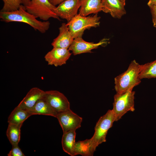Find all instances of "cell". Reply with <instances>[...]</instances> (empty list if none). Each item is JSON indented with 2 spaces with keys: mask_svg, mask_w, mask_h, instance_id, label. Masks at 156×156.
Segmentation results:
<instances>
[{
  "mask_svg": "<svg viewBox=\"0 0 156 156\" xmlns=\"http://www.w3.org/2000/svg\"><path fill=\"white\" fill-rule=\"evenodd\" d=\"M56 118L58 120L63 133L79 128L82 121V118L70 109L57 114Z\"/></svg>",
  "mask_w": 156,
  "mask_h": 156,
  "instance_id": "obj_8",
  "label": "cell"
},
{
  "mask_svg": "<svg viewBox=\"0 0 156 156\" xmlns=\"http://www.w3.org/2000/svg\"><path fill=\"white\" fill-rule=\"evenodd\" d=\"M68 49L53 47L45 55V60L49 65L55 67L61 66L66 63L71 53Z\"/></svg>",
  "mask_w": 156,
  "mask_h": 156,
  "instance_id": "obj_11",
  "label": "cell"
},
{
  "mask_svg": "<svg viewBox=\"0 0 156 156\" xmlns=\"http://www.w3.org/2000/svg\"><path fill=\"white\" fill-rule=\"evenodd\" d=\"M45 91L37 87H33L30 90L18 106L23 109L29 110L37 101L42 98Z\"/></svg>",
  "mask_w": 156,
  "mask_h": 156,
  "instance_id": "obj_14",
  "label": "cell"
},
{
  "mask_svg": "<svg viewBox=\"0 0 156 156\" xmlns=\"http://www.w3.org/2000/svg\"><path fill=\"white\" fill-rule=\"evenodd\" d=\"M108 41V39L103 38L99 42L94 43L86 42L82 37H78L74 39L68 49L72 51L74 55L85 53H91L92 52L91 51L92 50L107 44Z\"/></svg>",
  "mask_w": 156,
  "mask_h": 156,
  "instance_id": "obj_10",
  "label": "cell"
},
{
  "mask_svg": "<svg viewBox=\"0 0 156 156\" xmlns=\"http://www.w3.org/2000/svg\"><path fill=\"white\" fill-rule=\"evenodd\" d=\"M22 4L25 7L28 5L30 3V0H21Z\"/></svg>",
  "mask_w": 156,
  "mask_h": 156,
  "instance_id": "obj_27",
  "label": "cell"
},
{
  "mask_svg": "<svg viewBox=\"0 0 156 156\" xmlns=\"http://www.w3.org/2000/svg\"><path fill=\"white\" fill-rule=\"evenodd\" d=\"M100 19L97 14L93 16H83L78 14L67 22L66 25L75 39L82 37L86 30L99 26Z\"/></svg>",
  "mask_w": 156,
  "mask_h": 156,
  "instance_id": "obj_4",
  "label": "cell"
},
{
  "mask_svg": "<svg viewBox=\"0 0 156 156\" xmlns=\"http://www.w3.org/2000/svg\"><path fill=\"white\" fill-rule=\"evenodd\" d=\"M8 156H25L18 144L12 145V148L8 154Z\"/></svg>",
  "mask_w": 156,
  "mask_h": 156,
  "instance_id": "obj_23",
  "label": "cell"
},
{
  "mask_svg": "<svg viewBox=\"0 0 156 156\" xmlns=\"http://www.w3.org/2000/svg\"><path fill=\"white\" fill-rule=\"evenodd\" d=\"M135 94L134 91L129 90L121 93H116L114 95L112 110L115 121L120 119L128 112L134 111Z\"/></svg>",
  "mask_w": 156,
  "mask_h": 156,
  "instance_id": "obj_5",
  "label": "cell"
},
{
  "mask_svg": "<svg viewBox=\"0 0 156 156\" xmlns=\"http://www.w3.org/2000/svg\"><path fill=\"white\" fill-rule=\"evenodd\" d=\"M22 124L8 123L6 135L12 145L18 144L20 141L21 128Z\"/></svg>",
  "mask_w": 156,
  "mask_h": 156,
  "instance_id": "obj_19",
  "label": "cell"
},
{
  "mask_svg": "<svg viewBox=\"0 0 156 156\" xmlns=\"http://www.w3.org/2000/svg\"><path fill=\"white\" fill-rule=\"evenodd\" d=\"M149 7L152 14L153 26L156 27V5H153Z\"/></svg>",
  "mask_w": 156,
  "mask_h": 156,
  "instance_id": "obj_24",
  "label": "cell"
},
{
  "mask_svg": "<svg viewBox=\"0 0 156 156\" xmlns=\"http://www.w3.org/2000/svg\"><path fill=\"white\" fill-rule=\"evenodd\" d=\"M81 5L79 14L83 16L96 14L102 11L101 0H80Z\"/></svg>",
  "mask_w": 156,
  "mask_h": 156,
  "instance_id": "obj_15",
  "label": "cell"
},
{
  "mask_svg": "<svg viewBox=\"0 0 156 156\" xmlns=\"http://www.w3.org/2000/svg\"><path fill=\"white\" fill-rule=\"evenodd\" d=\"M80 5V0H66L56 7L54 11L59 18L68 22L78 14Z\"/></svg>",
  "mask_w": 156,
  "mask_h": 156,
  "instance_id": "obj_9",
  "label": "cell"
},
{
  "mask_svg": "<svg viewBox=\"0 0 156 156\" xmlns=\"http://www.w3.org/2000/svg\"><path fill=\"white\" fill-rule=\"evenodd\" d=\"M3 6L0 11L2 12H11L16 10L22 4L21 0H2Z\"/></svg>",
  "mask_w": 156,
  "mask_h": 156,
  "instance_id": "obj_21",
  "label": "cell"
},
{
  "mask_svg": "<svg viewBox=\"0 0 156 156\" xmlns=\"http://www.w3.org/2000/svg\"><path fill=\"white\" fill-rule=\"evenodd\" d=\"M76 130H71L63 134L62 144L63 151L71 156H75L74 149L75 143Z\"/></svg>",
  "mask_w": 156,
  "mask_h": 156,
  "instance_id": "obj_17",
  "label": "cell"
},
{
  "mask_svg": "<svg viewBox=\"0 0 156 156\" xmlns=\"http://www.w3.org/2000/svg\"><path fill=\"white\" fill-rule=\"evenodd\" d=\"M115 121V117L112 109L109 110L99 119L95 127V131L93 136L90 139L84 140L89 156H93L97 147L100 144L106 142L108 131Z\"/></svg>",
  "mask_w": 156,
  "mask_h": 156,
  "instance_id": "obj_2",
  "label": "cell"
},
{
  "mask_svg": "<svg viewBox=\"0 0 156 156\" xmlns=\"http://www.w3.org/2000/svg\"><path fill=\"white\" fill-rule=\"evenodd\" d=\"M123 4L125 5V0H120Z\"/></svg>",
  "mask_w": 156,
  "mask_h": 156,
  "instance_id": "obj_28",
  "label": "cell"
},
{
  "mask_svg": "<svg viewBox=\"0 0 156 156\" xmlns=\"http://www.w3.org/2000/svg\"><path fill=\"white\" fill-rule=\"evenodd\" d=\"M140 67V65L133 60L126 71L115 78V89L116 93L132 90L134 87L140 83L139 75Z\"/></svg>",
  "mask_w": 156,
  "mask_h": 156,
  "instance_id": "obj_3",
  "label": "cell"
},
{
  "mask_svg": "<svg viewBox=\"0 0 156 156\" xmlns=\"http://www.w3.org/2000/svg\"><path fill=\"white\" fill-rule=\"evenodd\" d=\"M139 77L140 79L156 77V60L141 65Z\"/></svg>",
  "mask_w": 156,
  "mask_h": 156,
  "instance_id": "obj_20",
  "label": "cell"
},
{
  "mask_svg": "<svg viewBox=\"0 0 156 156\" xmlns=\"http://www.w3.org/2000/svg\"><path fill=\"white\" fill-rule=\"evenodd\" d=\"M66 0H49L52 5L55 6Z\"/></svg>",
  "mask_w": 156,
  "mask_h": 156,
  "instance_id": "obj_25",
  "label": "cell"
},
{
  "mask_svg": "<svg viewBox=\"0 0 156 156\" xmlns=\"http://www.w3.org/2000/svg\"><path fill=\"white\" fill-rule=\"evenodd\" d=\"M0 18L1 21L6 23L15 22L25 23L42 34L46 32L50 25L48 21H42L38 20L35 16L27 11L23 5L13 12H0Z\"/></svg>",
  "mask_w": 156,
  "mask_h": 156,
  "instance_id": "obj_1",
  "label": "cell"
},
{
  "mask_svg": "<svg viewBox=\"0 0 156 156\" xmlns=\"http://www.w3.org/2000/svg\"><path fill=\"white\" fill-rule=\"evenodd\" d=\"M147 4L149 7L154 5H156V0H149Z\"/></svg>",
  "mask_w": 156,
  "mask_h": 156,
  "instance_id": "obj_26",
  "label": "cell"
},
{
  "mask_svg": "<svg viewBox=\"0 0 156 156\" xmlns=\"http://www.w3.org/2000/svg\"><path fill=\"white\" fill-rule=\"evenodd\" d=\"M56 7L49 0H30L29 5L25 7L27 12L36 18L46 21L51 18L60 20L54 11Z\"/></svg>",
  "mask_w": 156,
  "mask_h": 156,
  "instance_id": "obj_6",
  "label": "cell"
},
{
  "mask_svg": "<svg viewBox=\"0 0 156 156\" xmlns=\"http://www.w3.org/2000/svg\"><path fill=\"white\" fill-rule=\"evenodd\" d=\"M33 115L29 111L16 106L10 113L8 118V123L16 125L23 124L29 116Z\"/></svg>",
  "mask_w": 156,
  "mask_h": 156,
  "instance_id": "obj_18",
  "label": "cell"
},
{
  "mask_svg": "<svg viewBox=\"0 0 156 156\" xmlns=\"http://www.w3.org/2000/svg\"><path fill=\"white\" fill-rule=\"evenodd\" d=\"M102 11L115 18H120L126 13L125 5L120 0H101Z\"/></svg>",
  "mask_w": 156,
  "mask_h": 156,
  "instance_id": "obj_13",
  "label": "cell"
},
{
  "mask_svg": "<svg viewBox=\"0 0 156 156\" xmlns=\"http://www.w3.org/2000/svg\"><path fill=\"white\" fill-rule=\"evenodd\" d=\"M57 114L70 109V103L62 93L55 90L45 91L42 97Z\"/></svg>",
  "mask_w": 156,
  "mask_h": 156,
  "instance_id": "obj_7",
  "label": "cell"
},
{
  "mask_svg": "<svg viewBox=\"0 0 156 156\" xmlns=\"http://www.w3.org/2000/svg\"><path fill=\"white\" fill-rule=\"evenodd\" d=\"M28 111L32 115H43L56 118L57 114L42 98L38 100L34 105Z\"/></svg>",
  "mask_w": 156,
  "mask_h": 156,
  "instance_id": "obj_16",
  "label": "cell"
},
{
  "mask_svg": "<svg viewBox=\"0 0 156 156\" xmlns=\"http://www.w3.org/2000/svg\"><path fill=\"white\" fill-rule=\"evenodd\" d=\"M74 153L75 155H80L83 156H89L86 145L84 140L75 142Z\"/></svg>",
  "mask_w": 156,
  "mask_h": 156,
  "instance_id": "obj_22",
  "label": "cell"
},
{
  "mask_svg": "<svg viewBox=\"0 0 156 156\" xmlns=\"http://www.w3.org/2000/svg\"><path fill=\"white\" fill-rule=\"evenodd\" d=\"M59 33L54 39L51 45L53 47L68 49L74 39L66 24L63 23L59 28Z\"/></svg>",
  "mask_w": 156,
  "mask_h": 156,
  "instance_id": "obj_12",
  "label": "cell"
}]
</instances>
